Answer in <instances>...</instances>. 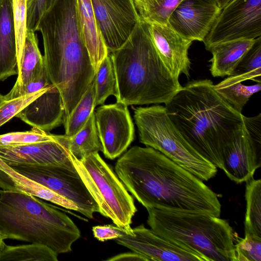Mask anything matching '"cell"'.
<instances>
[{
	"mask_svg": "<svg viewBox=\"0 0 261 261\" xmlns=\"http://www.w3.org/2000/svg\"><path fill=\"white\" fill-rule=\"evenodd\" d=\"M116 175L146 209L202 213L220 217L217 194L160 151L135 146L116 162Z\"/></svg>",
	"mask_w": 261,
	"mask_h": 261,
	"instance_id": "1",
	"label": "cell"
},
{
	"mask_svg": "<svg viewBox=\"0 0 261 261\" xmlns=\"http://www.w3.org/2000/svg\"><path fill=\"white\" fill-rule=\"evenodd\" d=\"M165 107L188 142L222 169L223 150L243 127L244 115L217 93L210 80L194 81L182 87Z\"/></svg>",
	"mask_w": 261,
	"mask_h": 261,
	"instance_id": "2",
	"label": "cell"
},
{
	"mask_svg": "<svg viewBox=\"0 0 261 261\" xmlns=\"http://www.w3.org/2000/svg\"><path fill=\"white\" fill-rule=\"evenodd\" d=\"M37 31L43 39L48 77L63 99L65 119L95 74L81 35L76 0H56L41 18Z\"/></svg>",
	"mask_w": 261,
	"mask_h": 261,
	"instance_id": "3",
	"label": "cell"
},
{
	"mask_svg": "<svg viewBox=\"0 0 261 261\" xmlns=\"http://www.w3.org/2000/svg\"><path fill=\"white\" fill-rule=\"evenodd\" d=\"M116 78L114 96L126 106L168 103L182 88L170 72L140 18L124 44L109 54Z\"/></svg>",
	"mask_w": 261,
	"mask_h": 261,
	"instance_id": "4",
	"label": "cell"
},
{
	"mask_svg": "<svg viewBox=\"0 0 261 261\" xmlns=\"http://www.w3.org/2000/svg\"><path fill=\"white\" fill-rule=\"evenodd\" d=\"M30 194L0 193V233L3 238L46 246L56 253L70 252L81 237L64 213Z\"/></svg>",
	"mask_w": 261,
	"mask_h": 261,
	"instance_id": "5",
	"label": "cell"
},
{
	"mask_svg": "<svg viewBox=\"0 0 261 261\" xmlns=\"http://www.w3.org/2000/svg\"><path fill=\"white\" fill-rule=\"evenodd\" d=\"M146 210L147 223L159 235L205 261H236V237L227 220L202 213Z\"/></svg>",
	"mask_w": 261,
	"mask_h": 261,
	"instance_id": "6",
	"label": "cell"
},
{
	"mask_svg": "<svg viewBox=\"0 0 261 261\" xmlns=\"http://www.w3.org/2000/svg\"><path fill=\"white\" fill-rule=\"evenodd\" d=\"M140 142L168 158L202 181L214 177L217 168L185 139L168 116L165 107H132Z\"/></svg>",
	"mask_w": 261,
	"mask_h": 261,
	"instance_id": "7",
	"label": "cell"
},
{
	"mask_svg": "<svg viewBox=\"0 0 261 261\" xmlns=\"http://www.w3.org/2000/svg\"><path fill=\"white\" fill-rule=\"evenodd\" d=\"M69 153L79 174L97 203L98 213L110 218L115 225L133 234L130 224L137 210L133 198L113 169L98 152L81 160Z\"/></svg>",
	"mask_w": 261,
	"mask_h": 261,
	"instance_id": "8",
	"label": "cell"
},
{
	"mask_svg": "<svg viewBox=\"0 0 261 261\" xmlns=\"http://www.w3.org/2000/svg\"><path fill=\"white\" fill-rule=\"evenodd\" d=\"M22 175L44 186L74 203L88 218L99 212L98 206L87 189L72 162L61 165L11 166Z\"/></svg>",
	"mask_w": 261,
	"mask_h": 261,
	"instance_id": "9",
	"label": "cell"
},
{
	"mask_svg": "<svg viewBox=\"0 0 261 261\" xmlns=\"http://www.w3.org/2000/svg\"><path fill=\"white\" fill-rule=\"evenodd\" d=\"M261 36V0H232L203 41L206 49L221 42Z\"/></svg>",
	"mask_w": 261,
	"mask_h": 261,
	"instance_id": "10",
	"label": "cell"
},
{
	"mask_svg": "<svg viewBox=\"0 0 261 261\" xmlns=\"http://www.w3.org/2000/svg\"><path fill=\"white\" fill-rule=\"evenodd\" d=\"M96 22L109 54L129 37L140 17L134 0H91Z\"/></svg>",
	"mask_w": 261,
	"mask_h": 261,
	"instance_id": "11",
	"label": "cell"
},
{
	"mask_svg": "<svg viewBox=\"0 0 261 261\" xmlns=\"http://www.w3.org/2000/svg\"><path fill=\"white\" fill-rule=\"evenodd\" d=\"M96 128L106 158L113 160L123 153L133 141L134 125L127 106L103 105L94 112Z\"/></svg>",
	"mask_w": 261,
	"mask_h": 261,
	"instance_id": "12",
	"label": "cell"
},
{
	"mask_svg": "<svg viewBox=\"0 0 261 261\" xmlns=\"http://www.w3.org/2000/svg\"><path fill=\"white\" fill-rule=\"evenodd\" d=\"M115 239L119 244L138 253L148 261H205L199 254L182 247L156 233L143 224Z\"/></svg>",
	"mask_w": 261,
	"mask_h": 261,
	"instance_id": "13",
	"label": "cell"
},
{
	"mask_svg": "<svg viewBox=\"0 0 261 261\" xmlns=\"http://www.w3.org/2000/svg\"><path fill=\"white\" fill-rule=\"evenodd\" d=\"M221 11L215 0H182L168 24L184 38L203 42Z\"/></svg>",
	"mask_w": 261,
	"mask_h": 261,
	"instance_id": "14",
	"label": "cell"
},
{
	"mask_svg": "<svg viewBox=\"0 0 261 261\" xmlns=\"http://www.w3.org/2000/svg\"><path fill=\"white\" fill-rule=\"evenodd\" d=\"M261 165V148L252 141L243 127L225 147L222 169L226 176L237 184L252 178Z\"/></svg>",
	"mask_w": 261,
	"mask_h": 261,
	"instance_id": "15",
	"label": "cell"
},
{
	"mask_svg": "<svg viewBox=\"0 0 261 261\" xmlns=\"http://www.w3.org/2000/svg\"><path fill=\"white\" fill-rule=\"evenodd\" d=\"M147 24L153 45L171 74L179 79L182 73L189 78L191 62L188 51L193 41L181 36L168 24Z\"/></svg>",
	"mask_w": 261,
	"mask_h": 261,
	"instance_id": "16",
	"label": "cell"
},
{
	"mask_svg": "<svg viewBox=\"0 0 261 261\" xmlns=\"http://www.w3.org/2000/svg\"><path fill=\"white\" fill-rule=\"evenodd\" d=\"M0 159L10 166L61 165L72 162L67 149L55 140L20 146H0Z\"/></svg>",
	"mask_w": 261,
	"mask_h": 261,
	"instance_id": "17",
	"label": "cell"
},
{
	"mask_svg": "<svg viewBox=\"0 0 261 261\" xmlns=\"http://www.w3.org/2000/svg\"><path fill=\"white\" fill-rule=\"evenodd\" d=\"M64 106L59 89L53 85L15 117L35 127L49 131L63 123Z\"/></svg>",
	"mask_w": 261,
	"mask_h": 261,
	"instance_id": "18",
	"label": "cell"
},
{
	"mask_svg": "<svg viewBox=\"0 0 261 261\" xmlns=\"http://www.w3.org/2000/svg\"><path fill=\"white\" fill-rule=\"evenodd\" d=\"M18 74L12 0H0V81Z\"/></svg>",
	"mask_w": 261,
	"mask_h": 261,
	"instance_id": "19",
	"label": "cell"
},
{
	"mask_svg": "<svg viewBox=\"0 0 261 261\" xmlns=\"http://www.w3.org/2000/svg\"><path fill=\"white\" fill-rule=\"evenodd\" d=\"M76 8L82 38L96 71L109 52L98 27L91 0H76Z\"/></svg>",
	"mask_w": 261,
	"mask_h": 261,
	"instance_id": "20",
	"label": "cell"
},
{
	"mask_svg": "<svg viewBox=\"0 0 261 261\" xmlns=\"http://www.w3.org/2000/svg\"><path fill=\"white\" fill-rule=\"evenodd\" d=\"M46 72L43 58L38 47L35 32L28 31L22 56L18 65V77L12 89L4 95L5 100L17 97L20 90L29 82L42 76Z\"/></svg>",
	"mask_w": 261,
	"mask_h": 261,
	"instance_id": "21",
	"label": "cell"
},
{
	"mask_svg": "<svg viewBox=\"0 0 261 261\" xmlns=\"http://www.w3.org/2000/svg\"><path fill=\"white\" fill-rule=\"evenodd\" d=\"M256 39L231 40L211 46L207 50L212 54L210 60L212 75L214 77L230 76Z\"/></svg>",
	"mask_w": 261,
	"mask_h": 261,
	"instance_id": "22",
	"label": "cell"
},
{
	"mask_svg": "<svg viewBox=\"0 0 261 261\" xmlns=\"http://www.w3.org/2000/svg\"><path fill=\"white\" fill-rule=\"evenodd\" d=\"M54 139L62 144L78 160L94 152L102 151L98 134L94 111L82 128L72 136L51 134Z\"/></svg>",
	"mask_w": 261,
	"mask_h": 261,
	"instance_id": "23",
	"label": "cell"
},
{
	"mask_svg": "<svg viewBox=\"0 0 261 261\" xmlns=\"http://www.w3.org/2000/svg\"><path fill=\"white\" fill-rule=\"evenodd\" d=\"M217 93L234 110L242 113L243 107L255 93L261 89V83L245 85L233 76H228L223 81L214 85Z\"/></svg>",
	"mask_w": 261,
	"mask_h": 261,
	"instance_id": "24",
	"label": "cell"
},
{
	"mask_svg": "<svg viewBox=\"0 0 261 261\" xmlns=\"http://www.w3.org/2000/svg\"><path fill=\"white\" fill-rule=\"evenodd\" d=\"M246 182L245 234L261 238V180L252 178Z\"/></svg>",
	"mask_w": 261,
	"mask_h": 261,
	"instance_id": "25",
	"label": "cell"
},
{
	"mask_svg": "<svg viewBox=\"0 0 261 261\" xmlns=\"http://www.w3.org/2000/svg\"><path fill=\"white\" fill-rule=\"evenodd\" d=\"M58 261V254L48 247L39 244L16 246L6 243L0 250V261Z\"/></svg>",
	"mask_w": 261,
	"mask_h": 261,
	"instance_id": "26",
	"label": "cell"
},
{
	"mask_svg": "<svg viewBox=\"0 0 261 261\" xmlns=\"http://www.w3.org/2000/svg\"><path fill=\"white\" fill-rule=\"evenodd\" d=\"M182 0H134L140 18L148 24H168L170 16Z\"/></svg>",
	"mask_w": 261,
	"mask_h": 261,
	"instance_id": "27",
	"label": "cell"
},
{
	"mask_svg": "<svg viewBox=\"0 0 261 261\" xmlns=\"http://www.w3.org/2000/svg\"><path fill=\"white\" fill-rule=\"evenodd\" d=\"M95 107V85L93 80L69 117L63 120L65 135L72 136L80 130L94 112Z\"/></svg>",
	"mask_w": 261,
	"mask_h": 261,
	"instance_id": "28",
	"label": "cell"
},
{
	"mask_svg": "<svg viewBox=\"0 0 261 261\" xmlns=\"http://www.w3.org/2000/svg\"><path fill=\"white\" fill-rule=\"evenodd\" d=\"M230 76L243 82L253 80L261 83V36L257 37Z\"/></svg>",
	"mask_w": 261,
	"mask_h": 261,
	"instance_id": "29",
	"label": "cell"
},
{
	"mask_svg": "<svg viewBox=\"0 0 261 261\" xmlns=\"http://www.w3.org/2000/svg\"><path fill=\"white\" fill-rule=\"evenodd\" d=\"M95 107L102 105L110 95H114L116 78L111 58L109 54L101 62L95 71Z\"/></svg>",
	"mask_w": 261,
	"mask_h": 261,
	"instance_id": "30",
	"label": "cell"
},
{
	"mask_svg": "<svg viewBox=\"0 0 261 261\" xmlns=\"http://www.w3.org/2000/svg\"><path fill=\"white\" fill-rule=\"evenodd\" d=\"M55 140L51 134L33 127L30 131L13 132L0 135V146H15Z\"/></svg>",
	"mask_w": 261,
	"mask_h": 261,
	"instance_id": "31",
	"label": "cell"
},
{
	"mask_svg": "<svg viewBox=\"0 0 261 261\" xmlns=\"http://www.w3.org/2000/svg\"><path fill=\"white\" fill-rule=\"evenodd\" d=\"M27 0H12L16 39L17 66L22 56L27 32Z\"/></svg>",
	"mask_w": 261,
	"mask_h": 261,
	"instance_id": "32",
	"label": "cell"
},
{
	"mask_svg": "<svg viewBox=\"0 0 261 261\" xmlns=\"http://www.w3.org/2000/svg\"><path fill=\"white\" fill-rule=\"evenodd\" d=\"M53 85L29 94L5 100L0 106V126L16 116L28 105L45 92Z\"/></svg>",
	"mask_w": 261,
	"mask_h": 261,
	"instance_id": "33",
	"label": "cell"
},
{
	"mask_svg": "<svg viewBox=\"0 0 261 261\" xmlns=\"http://www.w3.org/2000/svg\"><path fill=\"white\" fill-rule=\"evenodd\" d=\"M234 244L236 261H261V238L245 234Z\"/></svg>",
	"mask_w": 261,
	"mask_h": 261,
	"instance_id": "34",
	"label": "cell"
},
{
	"mask_svg": "<svg viewBox=\"0 0 261 261\" xmlns=\"http://www.w3.org/2000/svg\"><path fill=\"white\" fill-rule=\"evenodd\" d=\"M56 0H29L27 4V31L35 32L43 15Z\"/></svg>",
	"mask_w": 261,
	"mask_h": 261,
	"instance_id": "35",
	"label": "cell"
},
{
	"mask_svg": "<svg viewBox=\"0 0 261 261\" xmlns=\"http://www.w3.org/2000/svg\"><path fill=\"white\" fill-rule=\"evenodd\" d=\"M92 232L94 238L100 242L116 239L125 232L128 233L125 229L112 225L93 226Z\"/></svg>",
	"mask_w": 261,
	"mask_h": 261,
	"instance_id": "36",
	"label": "cell"
},
{
	"mask_svg": "<svg viewBox=\"0 0 261 261\" xmlns=\"http://www.w3.org/2000/svg\"><path fill=\"white\" fill-rule=\"evenodd\" d=\"M245 127L253 143L261 148V114L247 117H243Z\"/></svg>",
	"mask_w": 261,
	"mask_h": 261,
	"instance_id": "37",
	"label": "cell"
},
{
	"mask_svg": "<svg viewBox=\"0 0 261 261\" xmlns=\"http://www.w3.org/2000/svg\"><path fill=\"white\" fill-rule=\"evenodd\" d=\"M51 84L46 71L42 76L24 86L17 94V97L38 91Z\"/></svg>",
	"mask_w": 261,
	"mask_h": 261,
	"instance_id": "38",
	"label": "cell"
},
{
	"mask_svg": "<svg viewBox=\"0 0 261 261\" xmlns=\"http://www.w3.org/2000/svg\"><path fill=\"white\" fill-rule=\"evenodd\" d=\"M107 261H148L142 255L135 251L120 253L110 258Z\"/></svg>",
	"mask_w": 261,
	"mask_h": 261,
	"instance_id": "39",
	"label": "cell"
},
{
	"mask_svg": "<svg viewBox=\"0 0 261 261\" xmlns=\"http://www.w3.org/2000/svg\"><path fill=\"white\" fill-rule=\"evenodd\" d=\"M232 0H215L218 7L222 10Z\"/></svg>",
	"mask_w": 261,
	"mask_h": 261,
	"instance_id": "40",
	"label": "cell"
},
{
	"mask_svg": "<svg viewBox=\"0 0 261 261\" xmlns=\"http://www.w3.org/2000/svg\"><path fill=\"white\" fill-rule=\"evenodd\" d=\"M5 244L4 239L0 233V250L2 249Z\"/></svg>",
	"mask_w": 261,
	"mask_h": 261,
	"instance_id": "41",
	"label": "cell"
},
{
	"mask_svg": "<svg viewBox=\"0 0 261 261\" xmlns=\"http://www.w3.org/2000/svg\"><path fill=\"white\" fill-rule=\"evenodd\" d=\"M5 100V99L4 98V96L2 95V94H0V106L1 105V104L3 102V101Z\"/></svg>",
	"mask_w": 261,
	"mask_h": 261,
	"instance_id": "42",
	"label": "cell"
},
{
	"mask_svg": "<svg viewBox=\"0 0 261 261\" xmlns=\"http://www.w3.org/2000/svg\"><path fill=\"white\" fill-rule=\"evenodd\" d=\"M2 190L0 189V193H1L2 192Z\"/></svg>",
	"mask_w": 261,
	"mask_h": 261,
	"instance_id": "43",
	"label": "cell"
},
{
	"mask_svg": "<svg viewBox=\"0 0 261 261\" xmlns=\"http://www.w3.org/2000/svg\"><path fill=\"white\" fill-rule=\"evenodd\" d=\"M29 1V0H27V1Z\"/></svg>",
	"mask_w": 261,
	"mask_h": 261,
	"instance_id": "44",
	"label": "cell"
}]
</instances>
